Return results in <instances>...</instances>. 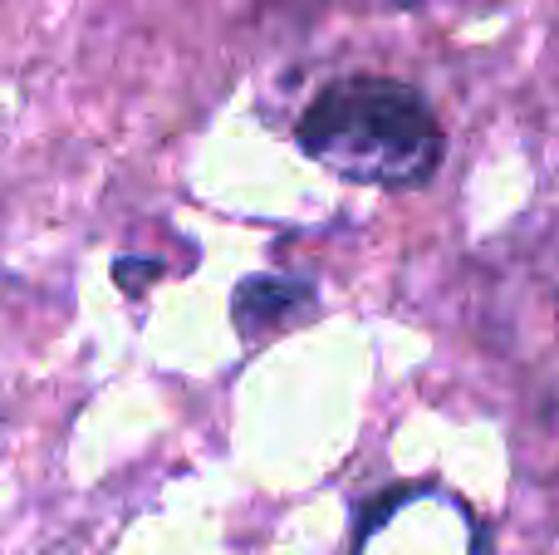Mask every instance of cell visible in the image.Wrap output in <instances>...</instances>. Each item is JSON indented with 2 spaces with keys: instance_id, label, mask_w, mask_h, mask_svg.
Wrapping results in <instances>:
<instances>
[{
  "instance_id": "2",
  "label": "cell",
  "mask_w": 559,
  "mask_h": 555,
  "mask_svg": "<svg viewBox=\"0 0 559 555\" xmlns=\"http://www.w3.org/2000/svg\"><path fill=\"white\" fill-rule=\"evenodd\" d=\"M309 305H314V295H309L305 281L255 275V281H246L241 291H236V324H241L246 340H255V334H271L280 324L299 320Z\"/></svg>"
},
{
  "instance_id": "1",
  "label": "cell",
  "mask_w": 559,
  "mask_h": 555,
  "mask_svg": "<svg viewBox=\"0 0 559 555\" xmlns=\"http://www.w3.org/2000/svg\"><path fill=\"white\" fill-rule=\"evenodd\" d=\"M299 147L348 182L417 187L442 163V128L403 79H338L299 118Z\"/></svg>"
}]
</instances>
